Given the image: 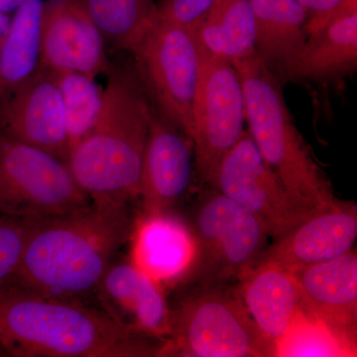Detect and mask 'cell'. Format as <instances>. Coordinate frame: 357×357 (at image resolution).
<instances>
[{
	"mask_svg": "<svg viewBox=\"0 0 357 357\" xmlns=\"http://www.w3.org/2000/svg\"><path fill=\"white\" fill-rule=\"evenodd\" d=\"M134 222L130 204L95 202L70 215L34 218L20 265L7 283L84 302L130 241Z\"/></svg>",
	"mask_w": 357,
	"mask_h": 357,
	"instance_id": "obj_1",
	"label": "cell"
},
{
	"mask_svg": "<svg viewBox=\"0 0 357 357\" xmlns=\"http://www.w3.org/2000/svg\"><path fill=\"white\" fill-rule=\"evenodd\" d=\"M163 342L115 323L82 301L0 287V349L17 357L159 356Z\"/></svg>",
	"mask_w": 357,
	"mask_h": 357,
	"instance_id": "obj_2",
	"label": "cell"
},
{
	"mask_svg": "<svg viewBox=\"0 0 357 357\" xmlns=\"http://www.w3.org/2000/svg\"><path fill=\"white\" fill-rule=\"evenodd\" d=\"M107 76L100 114L67 164L91 202L130 204L139 198L153 105L134 68L110 64Z\"/></svg>",
	"mask_w": 357,
	"mask_h": 357,
	"instance_id": "obj_3",
	"label": "cell"
},
{
	"mask_svg": "<svg viewBox=\"0 0 357 357\" xmlns=\"http://www.w3.org/2000/svg\"><path fill=\"white\" fill-rule=\"evenodd\" d=\"M243 84L248 131L289 191L316 206L335 199L332 183L294 121L281 79L257 53L234 63Z\"/></svg>",
	"mask_w": 357,
	"mask_h": 357,
	"instance_id": "obj_4",
	"label": "cell"
},
{
	"mask_svg": "<svg viewBox=\"0 0 357 357\" xmlns=\"http://www.w3.org/2000/svg\"><path fill=\"white\" fill-rule=\"evenodd\" d=\"M159 356L270 357L273 345L251 318L236 285L195 287L171 310Z\"/></svg>",
	"mask_w": 357,
	"mask_h": 357,
	"instance_id": "obj_5",
	"label": "cell"
},
{
	"mask_svg": "<svg viewBox=\"0 0 357 357\" xmlns=\"http://www.w3.org/2000/svg\"><path fill=\"white\" fill-rule=\"evenodd\" d=\"M199 195L191 225L197 255L182 285L232 284L250 270L266 245L267 234L244 206L215 188Z\"/></svg>",
	"mask_w": 357,
	"mask_h": 357,
	"instance_id": "obj_6",
	"label": "cell"
},
{
	"mask_svg": "<svg viewBox=\"0 0 357 357\" xmlns=\"http://www.w3.org/2000/svg\"><path fill=\"white\" fill-rule=\"evenodd\" d=\"M91 203L65 161L0 134V215L60 217Z\"/></svg>",
	"mask_w": 357,
	"mask_h": 357,
	"instance_id": "obj_7",
	"label": "cell"
},
{
	"mask_svg": "<svg viewBox=\"0 0 357 357\" xmlns=\"http://www.w3.org/2000/svg\"><path fill=\"white\" fill-rule=\"evenodd\" d=\"M131 53L134 69L155 109L191 139L199 67L195 32L158 20Z\"/></svg>",
	"mask_w": 357,
	"mask_h": 357,
	"instance_id": "obj_8",
	"label": "cell"
},
{
	"mask_svg": "<svg viewBox=\"0 0 357 357\" xmlns=\"http://www.w3.org/2000/svg\"><path fill=\"white\" fill-rule=\"evenodd\" d=\"M245 122L243 84L236 68L199 49L191 141L202 184L211 185L220 161L241 139Z\"/></svg>",
	"mask_w": 357,
	"mask_h": 357,
	"instance_id": "obj_9",
	"label": "cell"
},
{
	"mask_svg": "<svg viewBox=\"0 0 357 357\" xmlns=\"http://www.w3.org/2000/svg\"><path fill=\"white\" fill-rule=\"evenodd\" d=\"M210 185L250 211L273 239L319 208L289 191L263 159L248 129L223 157Z\"/></svg>",
	"mask_w": 357,
	"mask_h": 357,
	"instance_id": "obj_10",
	"label": "cell"
},
{
	"mask_svg": "<svg viewBox=\"0 0 357 357\" xmlns=\"http://www.w3.org/2000/svg\"><path fill=\"white\" fill-rule=\"evenodd\" d=\"M0 134L67 163L64 107L53 73L38 66L31 77L0 100Z\"/></svg>",
	"mask_w": 357,
	"mask_h": 357,
	"instance_id": "obj_11",
	"label": "cell"
},
{
	"mask_svg": "<svg viewBox=\"0 0 357 357\" xmlns=\"http://www.w3.org/2000/svg\"><path fill=\"white\" fill-rule=\"evenodd\" d=\"M356 237V204L335 198L274 239L255 265L288 271L328 261L351 250Z\"/></svg>",
	"mask_w": 357,
	"mask_h": 357,
	"instance_id": "obj_12",
	"label": "cell"
},
{
	"mask_svg": "<svg viewBox=\"0 0 357 357\" xmlns=\"http://www.w3.org/2000/svg\"><path fill=\"white\" fill-rule=\"evenodd\" d=\"M105 45L102 33L79 0L45 2L39 67L96 79L109 69Z\"/></svg>",
	"mask_w": 357,
	"mask_h": 357,
	"instance_id": "obj_13",
	"label": "cell"
},
{
	"mask_svg": "<svg viewBox=\"0 0 357 357\" xmlns=\"http://www.w3.org/2000/svg\"><path fill=\"white\" fill-rule=\"evenodd\" d=\"M191 139L153 107L141 168L139 198L143 211H176L194 178Z\"/></svg>",
	"mask_w": 357,
	"mask_h": 357,
	"instance_id": "obj_14",
	"label": "cell"
},
{
	"mask_svg": "<svg viewBox=\"0 0 357 357\" xmlns=\"http://www.w3.org/2000/svg\"><path fill=\"white\" fill-rule=\"evenodd\" d=\"M100 306L115 323L131 332L165 342L171 309L162 286L131 261H112L96 292Z\"/></svg>",
	"mask_w": 357,
	"mask_h": 357,
	"instance_id": "obj_15",
	"label": "cell"
},
{
	"mask_svg": "<svg viewBox=\"0 0 357 357\" xmlns=\"http://www.w3.org/2000/svg\"><path fill=\"white\" fill-rule=\"evenodd\" d=\"M129 241L130 261L162 287L182 285L196 259L191 225L176 211H143Z\"/></svg>",
	"mask_w": 357,
	"mask_h": 357,
	"instance_id": "obj_16",
	"label": "cell"
},
{
	"mask_svg": "<svg viewBox=\"0 0 357 357\" xmlns=\"http://www.w3.org/2000/svg\"><path fill=\"white\" fill-rule=\"evenodd\" d=\"M287 272L305 312L356 337L357 255L354 248L335 259Z\"/></svg>",
	"mask_w": 357,
	"mask_h": 357,
	"instance_id": "obj_17",
	"label": "cell"
},
{
	"mask_svg": "<svg viewBox=\"0 0 357 357\" xmlns=\"http://www.w3.org/2000/svg\"><path fill=\"white\" fill-rule=\"evenodd\" d=\"M356 68L357 0H344L323 27L309 34L289 79L328 81Z\"/></svg>",
	"mask_w": 357,
	"mask_h": 357,
	"instance_id": "obj_18",
	"label": "cell"
},
{
	"mask_svg": "<svg viewBox=\"0 0 357 357\" xmlns=\"http://www.w3.org/2000/svg\"><path fill=\"white\" fill-rule=\"evenodd\" d=\"M258 56L280 79H289L306 43L309 14L298 0H249Z\"/></svg>",
	"mask_w": 357,
	"mask_h": 357,
	"instance_id": "obj_19",
	"label": "cell"
},
{
	"mask_svg": "<svg viewBox=\"0 0 357 357\" xmlns=\"http://www.w3.org/2000/svg\"><path fill=\"white\" fill-rule=\"evenodd\" d=\"M258 330L274 347L300 310L292 277L271 265H255L236 283Z\"/></svg>",
	"mask_w": 357,
	"mask_h": 357,
	"instance_id": "obj_20",
	"label": "cell"
},
{
	"mask_svg": "<svg viewBox=\"0 0 357 357\" xmlns=\"http://www.w3.org/2000/svg\"><path fill=\"white\" fill-rule=\"evenodd\" d=\"M194 32L204 53L232 65L257 53L249 0H217Z\"/></svg>",
	"mask_w": 357,
	"mask_h": 357,
	"instance_id": "obj_21",
	"label": "cell"
},
{
	"mask_svg": "<svg viewBox=\"0 0 357 357\" xmlns=\"http://www.w3.org/2000/svg\"><path fill=\"white\" fill-rule=\"evenodd\" d=\"M45 2L25 0L0 43V100L38 69Z\"/></svg>",
	"mask_w": 357,
	"mask_h": 357,
	"instance_id": "obj_22",
	"label": "cell"
},
{
	"mask_svg": "<svg viewBox=\"0 0 357 357\" xmlns=\"http://www.w3.org/2000/svg\"><path fill=\"white\" fill-rule=\"evenodd\" d=\"M105 42L132 52L158 20L157 0H79Z\"/></svg>",
	"mask_w": 357,
	"mask_h": 357,
	"instance_id": "obj_23",
	"label": "cell"
},
{
	"mask_svg": "<svg viewBox=\"0 0 357 357\" xmlns=\"http://www.w3.org/2000/svg\"><path fill=\"white\" fill-rule=\"evenodd\" d=\"M356 337L328 325L300 307L285 335L275 345V356H356Z\"/></svg>",
	"mask_w": 357,
	"mask_h": 357,
	"instance_id": "obj_24",
	"label": "cell"
},
{
	"mask_svg": "<svg viewBox=\"0 0 357 357\" xmlns=\"http://www.w3.org/2000/svg\"><path fill=\"white\" fill-rule=\"evenodd\" d=\"M53 74L62 95L70 152L96 123L102 107L103 89L96 79L79 73Z\"/></svg>",
	"mask_w": 357,
	"mask_h": 357,
	"instance_id": "obj_25",
	"label": "cell"
},
{
	"mask_svg": "<svg viewBox=\"0 0 357 357\" xmlns=\"http://www.w3.org/2000/svg\"><path fill=\"white\" fill-rule=\"evenodd\" d=\"M34 218L0 215V287L13 278Z\"/></svg>",
	"mask_w": 357,
	"mask_h": 357,
	"instance_id": "obj_26",
	"label": "cell"
},
{
	"mask_svg": "<svg viewBox=\"0 0 357 357\" xmlns=\"http://www.w3.org/2000/svg\"><path fill=\"white\" fill-rule=\"evenodd\" d=\"M217 0H157L158 20L195 31Z\"/></svg>",
	"mask_w": 357,
	"mask_h": 357,
	"instance_id": "obj_27",
	"label": "cell"
},
{
	"mask_svg": "<svg viewBox=\"0 0 357 357\" xmlns=\"http://www.w3.org/2000/svg\"><path fill=\"white\" fill-rule=\"evenodd\" d=\"M309 14L307 33L317 31L328 22L344 0H298Z\"/></svg>",
	"mask_w": 357,
	"mask_h": 357,
	"instance_id": "obj_28",
	"label": "cell"
},
{
	"mask_svg": "<svg viewBox=\"0 0 357 357\" xmlns=\"http://www.w3.org/2000/svg\"><path fill=\"white\" fill-rule=\"evenodd\" d=\"M25 0H0V13H14Z\"/></svg>",
	"mask_w": 357,
	"mask_h": 357,
	"instance_id": "obj_29",
	"label": "cell"
},
{
	"mask_svg": "<svg viewBox=\"0 0 357 357\" xmlns=\"http://www.w3.org/2000/svg\"><path fill=\"white\" fill-rule=\"evenodd\" d=\"M10 20L11 17L8 14L0 13V43H1V40L6 35L7 29H8Z\"/></svg>",
	"mask_w": 357,
	"mask_h": 357,
	"instance_id": "obj_30",
	"label": "cell"
}]
</instances>
